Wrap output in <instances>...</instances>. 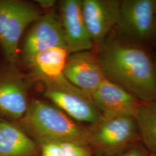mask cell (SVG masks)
Instances as JSON below:
<instances>
[{"label": "cell", "mask_w": 156, "mask_h": 156, "mask_svg": "<svg viewBox=\"0 0 156 156\" xmlns=\"http://www.w3.org/2000/svg\"><path fill=\"white\" fill-rule=\"evenodd\" d=\"M97 55L105 78L143 102L156 101L154 63L146 50L122 39L105 41Z\"/></svg>", "instance_id": "cell-1"}, {"label": "cell", "mask_w": 156, "mask_h": 156, "mask_svg": "<svg viewBox=\"0 0 156 156\" xmlns=\"http://www.w3.org/2000/svg\"><path fill=\"white\" fill-rule=\"evenodd\" d=\"M16 123L38 144L45 142H75L89 146L88 127L45 101H30L25 115Z\"/></svg>", "instance_id": "cell-2"}, {"label": "cell", "mask_w": 156, "mask_h": 156, "mask_svg": "<svg viewBox=\"0 0 156 156\" xmlns=\"http://www.w3.org/2000/svg\"><path fill=\"white\" fill-rule=\"evenodd\" d=\"M41 16L39 9L31 2L0 0V47L6 62L16 64L23 34Z\"/></svg>", "instance_id": "cell-3"}, {"label": "cell", "mask_w": 156, "mask_h": 156, "mask_svg": "<svg viewBox=\"0 0 156 156\" xmlns=\"http://www.w3.org/2000/svg\"><path fill=\"white\" fill-rule=\"evenodd\" d=\"M140 142L135 117L102 118L88 127V142L101 153L117 155Z\"/></svg>", "instance_id": "cell-4"}, {"label": "cell", "mask_w": 156, "mask_h": 156, "mask_svg": "<svg viewBox=\"0 0 156 156\" xmlns=\"http://www.w3.org/2000/svg\"><path fill=\"white\" fill-rule=\"evenodd\" d=\"M32 80L16 64H0V119L17 123L22 119L30 102L28 91Z\"/></svg>", "instance_id": "cell-5"}, {"label": "cell", "mask_w": 156, "mask_h": 156, "mask_svg": "<svg viewBox=\"0 0 156 156\" xmlns=\"http://www.w3.org/2000/svg\"><path fill=\"white\" fill-rule=\"evenodd\" d=\"M156 26V0H124L120 2L119 33L129 39L150 38Z\"/></svg>", "instance_id": "cell-6"}, {"label": "cell", "mask_w": 156, "mask_h": 156, "mask_svg": "<svg viewBox=\"0 0 156 156\" xmlns=\"http://www.w3.org/2000/svg\"><path fill=\"white\" fill-rule=\"evenodd\" d=\"M56 46L67 48V45L60 17L53 9L42 15L24 40L21 51L24 64L27 66L39 52Z\"/></svg>", "instance_id": "cell-7"}, {"label": "cell", "mask_w": 156, "mask_h": 156, "mask_svg": "<svg viewBox=\"0 0 156 156\" xmlns=\"http://www.w3.org/2000/svg\"><path fill=\"white\" fill-rule=\"evenodd\" d=\"M69 53L67 48L52 47L41 51L27 66L33 79L39 80L45 87H57L73 91L81 90L71 83L64 71Z\"/></svg>", "instance_id": "cell-8"}, {"label": "cell", "mask_w": 156, "mask_h": 156, "mask_svg": "<svg viewBox=\"0 0 156 156\" xmlns=\"http://www.w3.org/2000/svg\"><path fill=\"white\" fill-rule=\"evenodd\" d=\"M120 2L117 0H82V10L94 46L97 49L106 41L112 29L117 26Z\"/></svg>", "instance_id": "cell-9"}, {"label": "cell", "mask_w": 156, "mask_h": 156, "mask_svg": "<svg viewBox=\"0 0 156 156\" xmlns=\"http://www.w3.org/2000/svg\"><path fill=\"white\" fill-rule=\"evenodd\" d=\"M90 96L104 118L135 117L143 103L122 87L106 78Z\"/></svg>", "instance_id": "cell-10"}, {"label": "cell", "mask_w": 156, "mask_h": 156, "mask_svg": "<svg viewBox=\"0 0 156 156\" xmlns=\"http://www.w3.org/2000/svg\"><path fill=\"white\" fill-rule=\"evenodd\" d=\"M44 95L51 104L78 123L91 125L102 118L91 96L82 90L73 91L45 87Z\"/></svg>", "instance_id": "cell-11"}, {"label": "cell", "mask_w": 156, "mask_h": 156, "mask_svg": "<svg viewBox=\"0 0 156 156\" xmlns=\"http://www.w3.org/2000/svg\"><path fill=\"white\" fill-rule=\"evenodd\" d=\"M64 73L71 83L89 95L105 79L97 53L91 50L69 54Z\"/></svg>", "instance_id": "cell-12"}, {"label": "cell", "mask_w": 156, "mask_h": 156, "mask_svg": "<svg viewBox=\"0 0 156 156\" xmlns=\"http://www.w3.org/2000/svg\"><path fill=\"white\" fill-rule=\"evenodd\" d=\"M59 7L58 15L69 54L92 50L94 46L84 21L82 0H63Z\"/></svg>", "instance_id": "cell-13"}, {"label": "cell", "mask_w": 156, "mask_h": 156, "mask_svg": "<svg viewBox=\"0 0 156 156\" xmlns=\"http://www.w3.org/2000/svg\"><path fill=\"white\" fill-rule=\"evenodd\" d=\"M39 145L17 123L0 119V156H39Z\"/></svg>", "instance_id": "cell-14"}, {"label": "cell", "mask_w": 156, "mask_h": 156, "mask_svg": "<svg viewBox=\"0 0 156 156\" xmlns=\"http://www.w3.org/2000/svg\"><path fill=\"white\" fill-rule=\"evenodd\" d=\"M135 119L140 142L148 152L156 154V101L143 102Z\"/></svg>", "instance_id": "cell-15"}, {"label": "cell", "mask_w": 156, "mask_h": 156, "mask_svg": "<svg viewBox=\"0 0 156 156\" xmlns=\"http://www.w3.org/2000/svg\"><path fill=\"white\" fill-rule=\"evenodd\" d=\"M62 156H93L90 146L75 142L60 143Z\"/></svg>", "instance_id": "cell-16"}, {"label": "cell", "mask_w": 156, "mask_h": 156, "mask_svg": "<svg viewBox=\"0 0 156 156\" xmlns=\"http://www.w3.org/2000/svg\"><path fill=\"white\" fill-rule=\"evenodd\" d=\"M40 156H62L60 143L45 142L38 144Z\"/></svg>", "instance_id": "cell-17"}, {"label": "cell", "mask_w": 156, "mask_h": 156, "mask_svg": "<svg viewBox=\"0 0 156 156\" xmlns=\"http://www.w3.org/2000/svg\"><path fill=\"white\" fill-rule=\"evenodd\" d=\"M149 153L145 147L139 143L116 156H148Z\"/></svg>", "instance_id": "cell-18"}, {"label": "cell", "mask_w": 156, "mask_h": 156, "mask_svg": "<svg viewBox=\"0 0 156 156\" xmlns=\"http://www.w3.org/2000/svg\"><path fill=\"white\" fill-rule=\"evenodd\" d=\"M35 2L39 8L44 9H49V11L53 9L57 3L55 0H37Z\"/></svg>", "instance_id": "cell-19"}, {"label": "cell", "mask_w": 156, "mask_h": 156, "mask_svg": "<svg viewBox=\"0 0 156 156\" xmlns=\"http://www.w3.org/2000/svg\"><path fill=\"white\" fill-rule=\"evenodd\" d=\"M148 156H156V153H149V154H148Z\"/></svg>", "instance_id": "cell-20"}, {"label": "cell", "mask_w": 156, "mask_h": 156, "mask_svg": "<svg viewBox=\"0 0 156 156\" xmlns=\"http://www.w3.org/2000/svg\"><path fill=\"white\" fill-rule=\"evenodd\" d=\"M154 69H155V75H156V61H155V62H154Z\"/></svg>", "instance_id": "cell-21"}]
</instances>
